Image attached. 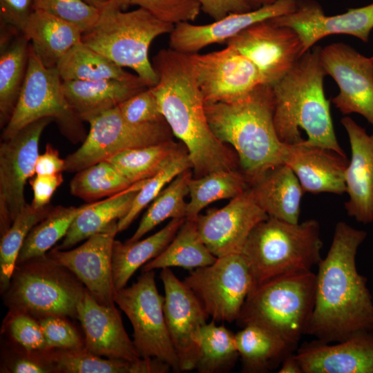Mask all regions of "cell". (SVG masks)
<instances>
[{
	"mask_svg": "<svg viewBox=\"0 0 373 373\" xmlns=\"http://www.w3.org/2000/svg\"><path fill=\"white\" fill-rule=\"evenodd\" d=\"M87 3L101 10L111 0H84Z\"/></svg>",
	"mask_w": 373,
	"mask_h": 373,
	"instance_id": "obj_57",
	"label": "cell"
},
{
	"mask_svg": "<svg viewBox=\"0 0 373 373\" xmlns=\"http://www.w3.org/2000/svg\"><path fill=\"white\" fill-rule=\"evenodd\" d=\"M216 259L201 240L195 220L186 219L169 245L159 256L144 265L142 271L173 267L193 270L211 265Z\"/></svg>",
	"mask_w": 373,
	"mask_h": 373,
	"instance_id": "obj_34",
	"label": "cell"
},
{
	"mask_svg": "<svg viewBox=\"0 0 373 373\" xmlns=\"http://www.w3.org/2000/svg\"><path fill=\"white\" fill-rule=\"evenodd\" d=\"M148 88V87H146ZM65 97L83 121L119 104L146 88H139L117 79L62 81Z\"/></svg>",
	"mask_w": 373,
	"mask_h": 373,
	"instance_id": "obj_29",
	"label": "cell"
},
{
	"mask_svg": "<svg viewBox=\"0 0 373 373\" xmlns=\"http://www.w3.org/2000/svg\"><path fill=\"white\" fill-rule=\"evenodd\" d=\"M316 274L297 271L272 278L255 286L242 307L238 323L255 325L297 347L307 334L313 312Z\"/></svg>",
	"mask_w": 373,
	"mask_h": 373,
	"instance_id": "obj_6",
	"label": "cell"
},
{
	"mask_svg": "<svg viewBox=\"0 0 373 373\" xmlns=\"http://www.w3.org/2000/svg\"><path fill=\"white\" fill-rule=\"evenodd\" d=\"M189 55L205 104L241 100L263 84L256 66L231 46Z\"/></svg>",
	"mask_w": 373,
	"mask_h": 373,
	"instance_id": "obj_14",
	"label": "cell"
},
{
	"mask_svg": "<svg viewBox=\"0 0 373 373\" xmlns=\"http://www.w3.org/2000/svg\"><path fill=\"white\" fill-rule=\"evenodd\" d=\"M53 369L65 373H131V363L119 359H104L85 347L77 350H61L50 356Z\"/></svg>",
	"mask_w": 373,
	"mask_h": 373,
	"instance_id": "obj_43",
	"label": "cell"
},
{
	"mask_svg": "<svg viewBox=\"0 0 373 373\" xmlns=\"http://www.w3.org/2000/svg\"><path fill=\"white\" fill-rule=\"evenodd\" d=\"M191 169L178 175L151 202L137 229L126 241L135 242L166 219L186 218L187 202L184 198L189 193V182Z\"/></svg>",
	"mask_w": 373,
	"mask_h": 373,
	"instance_id": "obj_37",
	"label": "cell"
},
{
	"mask_svg": "<svg viewBox=\"0 0 373 373\" xmlns=\"http://www.w3.org/2000/svg\"><path fill=\"white\" fill-rule=\"evenodd\" d=\"M53 368L31 358H19L11 366V372L15 373H48Z\"/></svg>",
	"mask_w": 373,
	"mask_h": 373,
	"instance_id": "obj_54",
	"label": "cell"
},
{
	"mask_svg": "<svg viewBox=\"0 0 373 373\" xmlns=\"http://www.w3.org/2000/svg\"><path fill=\"white\" fill-rule=\"evenodd\" d=\"M56 67L62 81L117 79L136 87H147L136 74L124 70L82 41L73 46Z\"/></svg>",
	"mask_w": 373,
	"mask_h": 373,
	"instance_id": "obj_32",
	"label": "cell"
},
{
	"mask_svg": "<svg viewBox=\"0 0 373 373\" xmlns=\"http://www.w3.org/2000/svg\"><path fill=\"white\" fill-rule=\"evenodd\" d=\"M268 215L249 187L218 209H209L195 219L198 235L216 258L242 254L252 229Z\"/></svg>",
	"mask_w": 373,
	"mask_h": 373,
	"instance_id": "obj_18",
	"label": "cell"
},
{
	"mask_svg": "<svg viewBox=\"0 0 373 373\" xmlns=\"http://www.w3.org/2000/svg\"><path fill=\"white\" fill-rule=\"evenodd\" d=\"M320 46L307 50L294 66L271 86L274 122L285 144L305 142L346 157L334 132L329 101L323 80L326 75Z\"/></svg>",
	"mask_w": 373,
	"mask_h": 373,
	"instance_id": "obj_3",
	"label": "cell"
},
{
	"mask_svg": "<svg viewBox=\"0 0 373 373\" xmlns=\"http://www.w3.org/2000/svg\"><path fill=\"white\" fill-rule=\"evenodd\" d=\"M322 247L317 220L295 224L269 217L252 229L242 254L255 287L284 274L311 270L322 259Z\"/></svg>",
	"mask_w": 373,
	"mask_h": 373,
	"instance_id": "obj_7",
	"label": "cell"
},
{
	"mask_svg": "<svg viewBox=\"0 0 373 373\" xmlns=\"http://www.w3.org/2000/svg\"><path fill=\"white\" fill-rule=\"evenodd\" d=\"M113 300L129 319L133 344L141 358L155 357L180 372L179 359L167 329L164 297L157 289L154 270L144 271L130 287L115 290Z\"/></svg>",
	"mask_w": 373,
	"mask_h": 373,
	"instance_id": "obj_11",
	"label": "cell"
},
{
	"mask_svg": "<svg viewBox=\"0 0 373 373\" xmlns=\"http://www.w3.org/2000/svg\"><path fill=\"white\" fill-rule=\"evenodd\" d=\"M364 230L338 222L325 258L316 274L313 312L307 334L337 343L373 331V299L367 278L358 272L356 256Z\"/></svg>",
	"mask_w": 373,
	"mask_h": 373,
	"instance_id": "obj_1",
	"label": "cell"
},
{
	"mask_svg": "<svg viewBox=\"0 0 373 373\" xmlns=\"http://www.w3.org/2000/svg\"><path fill=\"white\" fill-rule=\"evenodd\" d=\"M186 149L173 140L122 151L106 160L114 165L133 184L147 180L160 171Z\"/></svg>",
	"mask_w": 373,
	"mask_h": 373,
	"instance_id": "obj_35",
	"label": "cell"
},
{
	"mask_svg": "<svg viewBox=\"0 0 373 373\" xmlns=\"http://www.w3.org/2000/svg\"><path fill=\"white\" fill-rule=\"evenodd\" d=\"M209 126L222 143L236 151L248 183L283 163L285 144L274 122L271 86L260 85L247 97L231 103L205 104Z\"/></svg>",
	"mask_w": 373,
	"mask_h": 373,
	"instance_id": "obj_4",
	"label": "cell"
},
{
	"mask_svg": "<svg viewBox=\"0 0 373 373\" xmlns=\"http://www.w3.org/2000/svg\"><path fill=\"white\" fill-rule=\"evenodd\" d=\"M38 321L49 349L77 350L84 348L78 332L64 317L46 316Z\"/></svg>",
	"mask_w": 373,
	"mask_h": 373,
	"instance_id": "obj_47",
	"label": "cell"
},
{
	"mask_svg": "<svg viewBox=\"0 0 373 373\" xmlns=\"http://www.w3.org/2000/svg\"><path fill=\"white\" fill-rule=\"evenodd\" d=\"M89 131L81 146L65 159L67 172H78L122 151L172 140L166 121L134 124L127 122L117 106L86 120Z\"/></svg>",
	"mask_w": 373,
	"mask_h": 373,
	"instance_id": "obj_10",
	"label": "cell"
},
{
	"mask_svg": "<svg viewBox=\"0 0 373 373\" xmlns=\"http://www.w3.org/2000/svg\"><path fill=\"white\" fill-rule=\"evenodd\" d=\"M117 222H111L75 249L61 250L55 247L47 254L71 271L98 303L107 306L115 305L112 253L118 233Z\"/></svg>",
	"mask_w": 373,
	"mask_h": 373,
	"instance_id": "obj_19",
	"label": "cell"
},
{
	"mask_svg": "<svg viewBox=\"0 0 373 373\" xmlns=\"http://www.w3.org/2000/svg\"><path fill=\"white\" fill-rule=\"evenodd\" d=\"M126 6L142 8L159 20L176 25L194 21L201 10L196 0H125Z\"/></svg>",
	"mask_w": 373,
	"mask_h": 373,
	"instance_id": "obj_45",
	"label": "cell"
},
{
	"mask_svg": "<svg viewBox=\"0 0 373 373\" xmlns=\"http://www.w3.org/2000/svg\"><path fill=\"white\" fill-rule=\"evenodd\" d=\"M77 319L85 334L84 347L89 352L127 361L141 358L124 329L115 305H102L86 290L77 305Z\"/></svg>",
	"mask_w": 373,
	"mask_h": 373,
	"instance_id": "obj_22",
	"label": "cell"
},
{
	"mask_svg": "<svg viewBox=\"0 0 373 373\" xmlns=\"http://www.w3.org/2000/svg\"><path fill=\"white\" fill-rule=\"evenodd\" d=\"M86 290L71 271L45 254L16 264L3 293L10 313H23L39 319L77 318V305Z\"/></svg>",
	"mask_w": 373,
	"mask_h": 373,
	"instance_id": "obj_8",
	"label": "cell"
},
{
	"mask_svg": "<svg viewBox=\"0 0 373 373\" xmlns=\"http://www.w3.org/2000/svg\"><path fill=\"white\" fill-rule=\"evenodd\" d=\"M283 160L298 178L304 192L346 193L347 157L309 144L305 140L298 144H285Z\"/></svg>",
	"mask_w": 373,
	"mask_h": 373,
	"instance_id": "obj_25",
	"label": "cell"
},
{
	"mask_svg": "<svg viewBox=\"0 0 373 373\" xmlns=\"http://www.w3.org/2000/svg\"><path fill=\"white\" fill-rule=\"evenodd\" d=\"M131 185L114 165L103 160L77 172L70 183V191L87 202H93L115 195Z\"/></svg>",
	"mask_w": 373,
	"mask_h": 373,
	"instance_id": "obj_41",
	"label": "cell"
},
{
	"mask_svg": "<svg viewBox=\"0 0 373 373\" xmlns=\"http://www.w3.org/2000/svg\"><path fill=\"white\" fill-rule=\"evenodd\" d=\"M183 281L216 322L237 321L254 287L242 254L217 258L211 265L191 270Z\"/></svg>",
	"mask_w": 373,
	"mask_h": 373,
	"instance_id": "obj_12",
	"label": "cell"
},
{
	"mask_svg": "<svg viewBox=\"0 0 373 373\" xmlns=\"http://www.w3.org/2000/svg\"><path fill=\"white\" fill-rule=\"evenodd\" d=\"M347 134L351 158L346 168L345 179L349 199L345 209L349 216L357 222H373V134L350 117L341 120Z\"/></svg>",
	"mask_w": 373,
	"mask_h": 373,
	"instance_id": "obj_24",
	"label": "cell"
},
{
	"mask_svg": "<svg viewBox=\"0 0 373 373\" xmlns=\"http://www.w3.org/2000/svg\"><path fill=\"white\" fill-rule=\"evenodd\" d=\"M235 335L245 372L271 371L296 348L276 334L258 325H246Z\"/></svg>",
	"mask_w": 373,
	"mask_h": 373,
	"instance_id": "obj_33",
	"label": "cell"
},
{
	"mask_svg": "<svg viewBox=\"0 0 373 373\" xmlns=\"http://www.w3.org/2000/svg\"><path fill=\"white\" fill-rule=\"evenodd\" d=\"M164 313L169 334L179 359L180 372L195 369L202 327L209 315L189 287L170 268L162 269Z\"/></svg>",
	"mask_w": 373,
	"mask_h": 373,
	"instance_id": "obj_16",
	"label": "cell"
},
{
	"mask_svg": "<svg viewBox=\"0 0 373 373\" xmlns=\"http://www.w3.org/2000/svg\"><path fill=\"white\" fill-rule=\"evenodd\" d=\"M32 50L47 68L59 60L82 41L83 32L77 26L41 10H34L23 32Z\"/></svg>",
	"mask_w": 373,
	"mask_h": 373,
	"instance_id": "obj_27",
	"label": "cell"
},
{
	"mask_svg": "<svg viewBox=\"0 0 373 373\" xmlns=\"http://www.w3.org/2000/svg\"><path fill=\"white\" fill-rule=\"evenodd\" d=\"M53 121L43 118L21 128L0 145V232L1 236L28 204L24 189L35 173L39 142L45 128Z\"/></svg>",
	"mask_w": 373,
	"mask_h": 373,
	"instance_id": "obj_13",
	"label": "cell"
},
{
	"mask_svg": "<svg viewBox=\"0 0 373 373\" xmlns=\"http://www.w3.org/2000/svg\"><path fill=\"white\" fill-rule=\"evenodd\" d=\"M271 19L277 25L293 29L298 35L305 52L318 40L336 34L349 35L367 42L373 29V3L349 9L342 14L327 16L317 2L296 0L294 11Z\"/></svg>",
	"mask_w": 373,
	"mask_h": 373,
	"instance_id": "obj_20",
	"label": "cell"
},
{
	"mask_svg": "<svg viewBox=\"0 0 373 373\" xmlns=\"http://www.w3.org/2000/svg\"><path fill=\"white\" fill-rule=\"evenodd\" d=\"M90 202L80 207H53L29 232L19 253L17 263L46 254L67 233L77 215Z\"/></svg>",
	"mask_w": 373,
	"mask_h": 373,
	"instance_id": "obj_38",
	"label": "cell"
},
{
	"mask_svg": "<svg viewBox=\"0 0 373 373\" xmlns=\"http://www.w3.org/2000/svg\"><path fill=\"white\" fill-rule=\"evenodd\" d=\"M65 169V159L59 156L58 151L50 144L46 145L43 154L39 155L35 164V173L54 175Z\"/></svg>",
	"mask_w": 373,
	"mask_h": 373,
	"instance_id": "obj_52",
	"label": "cell"
},
{
	"mask_svg": "<svg viewBox=\"0 0 373 373\" xmlns=\"http://www.w3.org/2000/svg\"><path fill=\"white\" fill-rule=\"evenodd\" d=\"M231 46L248 58L258 70L263 84L272 86L306 52L291 28L268 19L256 23L229 39Z\"/></svg>",
	"mask_w": 373,
	"mask_h": 373,
	"instance_id": "obj_15",
	"label": "cell"
},
{
	"mask_svg": "<svg viewBox=\"0 0 373 373\" xmlns=\"http://www.w3.org/2000/svg\"><path fill=\"white\" fill-rule=\"evenodd\" d=\"M171 370L169 364L155 357L140 358L131 363V373H166Z\"/></svg>",
	"mask_w": 373,
	"mask_h": 373,
	"instance_id": "obj_53",
	"label": "cell"
},
{
	"mask_svg": "<svg viewBox=\"0 0 373 373\" xmlns=\"http://www.w3.org/2000/svg\"><path fill=\"white\" fill-rule=\"evenodd\" d=\"M43 118L55 121L62 134L73 143L86 137L82 120L69 105L57 67L47 68L35 55L30 44L26 78L1 138L10 139L29 124Z\"/></svg>",
	"mask_w": 373,
	"mask_h": 373,
	"instance_id": "obj_9",
	"label": "cell"
},
{
	"mask_svg": "<svg viewBox=\"0 0 373 373\" xmlns=\"http://www.w3.org/2000/svg\"><path fill=\"white\" fill-rule=\"evenodd\" d=\"M251 9H256L262 6L274 3L278 0H245Z\"/></svg>",
	"mask_w": 373,
	"mask_h": 373,
	"instance_id": "obj_56",
	"label": "cell"
},
{
	"mask_svg": "<svg viewBox=\"0 0 373 373\" xmlns=\"http://www.w3.org/2000/svg\"><path fill=\"white\" fill-rule=\"evenodd\" d=\"M117 0L101 9L95 27L83 33L82 42L122 68H129L148 88L155 86L157 75L149 50L157 37L171 33L174 26L163 22L138 8L125 12Z\"/></svg>",
	"mask_w": 373,
	"mask_h": 373,
	"instance_id": "obj_5",
	"label": "cell"
},
{
	"mask_svg": "<svg viewBox=\"0 0 373 373\" xmlns=\"http://www.w3.org/2000/svg\"><path fill=\"white\" fill-rule=\"evenodd\" d=\"M0 125L8 123L27 73L29 41L22 32L0 37Z\"/></svg>",
	"mask_w": 373,
	"mask_h": 373,
	"instance_id": "obj_31",
	"label": "cell"
},
{
	"mask_svg": "<svg viewBox=\"0 0 373 373\" xmlns=\"http://www.w3.org/2000/svg\"><path fill=\"white\" fill-rule=\"evenodd\" d=\"M295 355L303 373H373V331L337 343H304Z\"/></svg>",
	"mask_w": 373,
	"mask_h": 373,
	"instance_id": "obj_23",
	"label": "cell"
},
{
	"mask_svg": "<svg viewBox=\"0 0 373 373\" xmlns=\"http://www.w3.org/2000/svg\"><path fill=\"white\" fill-rule=\"evenodd\" d=\"M249 186L243 173L238 169L219 171L189 182L190 200L187 202L186 219L195 220L200 211L211 203L232 199Z\"/></svg>",
	"mask_w": 373,
	"mask_h": 373,
	"instance_id": "obj_36",
	"label": "cell"
},
{
	"mask_svg": "<svg viewBox=\"0 0 373 373\" xmlns=\"http://www.w3.org/2000/svg\"><path fill=\"white\" fill-rule=\"evenodd\" d=\"M33 8L71 23L83 33L95 27L101 14V10L84 0H33Z\"/></svg>",
	"mask_w": 373,
	"mask_h": 373,
	"instance_id": "obj_44",
	"label": "cell"
},
{
	"mask_svg": "<svg viewBox=\"0 0 373 373\" xmlns=\"http://www.w3.org/2000/svg\"><path fill=\"white\" fill-rule=\"evenodd\" d=\"M372 61H373V56L372 57Z\"/></svg>",
	"mask_w": 373,
	"mask_h": 373,
	"instance_id": "obj_59",
	"label": "cell"
},
{
	"mask_svg": "<svg viewBox=\"0 0 373 373\" xmlns=\"http://www.w3.org/2000/svg\"><path fill=\"white\" fill-rule=\"evenodd\" d=\"M192 169V163L186 149L174 157L154 176L145 180L137 191L128 213L117 222L118 232L126 229L139 213L182 172Z\"/></svg>",
	"mask_w": 373,
	"mask_h": 373,
	"instance_id": "obj_42",
	"label": "cell"
},
{
	"mask_svg": "<svg viewBox=\"0 0 373 373\" xmlns=\"http://www.w3.org/2000/svg\"><path fill=\"white\" fill-rule=\"evenodd\" d=\"M249 187L269 217L298 223L303 189L289 166H276L252 180Z\"/></svg>",
	"mask_w": 373,
	"mask_h": 373,
	"instance_id": "obj_26",
	"label": "cell"
},
{
	"mask_svg": "<svg viewBox=\"0 0 373 373\" xmlns=\"http://www.w3.org/2000/svg\"><path fill=\"white\" fill-rule=\"evenodd\" d=\"M122 117L134 124L165 121L155 95L146 88L117 106Z\"/></svg>",
	"mask_w": 373,
	"mask_h": 373,
	"instance_id": "obj_46",
	"label": "cell"
},
{
	"mask_svg": "<svg viewBox=\"0 0 373 373\" xmlns=\"http://www.w3.org/2000/svg\"><path fill=\"white\" fill-rule=\"evenodd\" d=\"M123 1H124L125 4H126V1H125V0H123Z\"/></svg>",
	"mask_w": 373,
	"mask_h": 373,
	"instance_id": "obj_58",
	"label": "cell"
},
{
	"mask_svg": "<svg viewBox=\"0 0 373 373\" xmlns=\"http://www.w3.org/2000/svg\"><path fill=\"white\" fill-rule=\"evenodd\" d=\"M64 181L61 173L54 175H39L30 179L33 191L31 205L37 209L48 206L56 189Z\"/></svg>",
	"mask_w": 373,
	"mask_h": 373,
	"instance_id": "obj_50",
	"label": "cell"
},
{
	"mask_svg": "<svg viewBox=\"0 0 373 373\" xmlns=\"http://www.w3.org/2000/svg\"><path fill=\"white\" fill-rule=\"evenodd\" d=\"M326 75L339 88L332 102L343 115L357 113L373 126V61L350 46L334 43L321 48Z\"/></svg>",
	"mask_w": 373,
	"mask_h": 373,
	"instance_id": "obj_17",
	"label": "cell"
},
{
	"mask_svg": "<svg viewBox=\"0 0 373 373\" xmlns=\"http://www.w3.org/2000/svg\"><path fill=\"white\" fill-rule=\"evenodd\" d=\"M186 218H173L154 234L133 242L114 241L112 253L115 291L126 287L133 274L159 256L169 245Z\"/></svg>",
	"mask_w": 373,
	"mask_h": 373,
	"instance_id": "obj_28",
	"label": "cell"
},
{
	"mask_svg": "<svg viewBox=\"0 0 373 373\" xmlns=\"http://www.w3.org/2000/svg\"><path fill=\"white\" fill-rule=\"evenodd\" d=\"M239 357L234 333L213 320L202 327L195 370L200 373L225 372L234 366Z\"/></svg>",
	"mask_w": 373,
	"mask_h": 373,
	"instance_id": "obj_39",
	"label": "cell"
},
{
	"mask_svg": "<svg viewBox=\"0 0 373 373\" xmlns=\"http://www.w3.org/2000/svg\"><path fill=\"white\" fill-rule=\"evenodd\" d=\"M33 11V0H0L1 26L23 32Z\"/></svg>",
	"mask_w": 373,
	"mask_h": 373,
	"instance_id": "obj_49",
	"label": "cell"
},
{
	"mask_svg": "<svg viewBox=\"0 0 373 373\" xmlns=\"http://www.w3.org/2000/svg\"><path fill=\"white\" fill-rule=\"evenodd\" d=\"M49 204L37 209L27 204L13 220L10 227L1 236L0 284L1 292L8 289L16 266L19 253L31 229L50 212Z\"/></svg>",
	"mask_w": 373,
	"mask_h": 373,
	"instance_id": "obj_40",
	"label": "cell"
},
{
	"mask_svg": "<svg viewBox=\"0 0 373 373\" xmlns=\"http://www.w3.org/2000/svg\"><path fill=\"white\" fill-rule=\"evenodd\" d=\"M296 6V0H278L247 12L230 13L207 24L180 23L170 33L169 48L184 54L197 53L211 44L226 43L256 23L289 14Z\"/></svg>",
	"mask_w": 373,
	"mask_h": 373,
	"instance_id": "obj_21",
	"label": "cell"
},
{
	"mask_svg": "<svg viewBox=\"0 0 373 373\" xmlns=\"http://www.w3.org/2000/svg\"><path fill=\"white\" fill-rule=\"evenodd\" d=\"M145 180L101 201L90 202L73 220L61 243L56 248L69 249L102 231L114 220H119L129 211L133 200Z\"/></svg>",
	"mask_w": 373,
	"mask_h": 373,
	"instance_id": "obj_30",
	"label": "cell"
},
{
	"mask_svg": "<svg viewBox=\"0 0 373 373\" xmlns=\"http://www.w3.org/2000/svg\"><path fill=\"white\" fill-rule=\"evenodd\" d=\"M281 364L278 371L279 373H303L301 366L294 352L288 354Z\"/></svg>",
	"mask_w": 373,
	"mask_h": 373,
	"instance_id": "obj_55",
	"label": "cell"
},
{
	"mask_svg": "<svg viewBox=\"0 0 373 373\" xmlns=\"http://www.w3.org/2000/svg\"><path fill=\"white\" fill-rule=\"evenodd\" d=\"M157 84L151 87L173 135L185 146L195 178L238 169V155L213 134L189 54L162 49L153 59Z\"/></svg>",
	"mask_w": 373,
	"mask_h": 373,
	"instance_id": "obj_2",
	"label": "cell"
},
{
	"mask_svg": "<svg viewBox=\"0 0 373 373\" xmlns=\"http://www.w3.org/2000/svg\"><path fill=\"white\" fill-rule=\"evenodd\" d=\"M201 10L215 21L233 12L252 10L245 0H196Z\"/></svg>",
	"mask_w": 373,
	"mask_h": 373,
	"instance_id": "obj_51",
	"label": "cell"
},
{
	"mask_svg": "<svg viewBox=\"0 0 373 373\" xmlns=\"http://www.w3.org/2000/svg\"><path fill=\"white\" fill-rule=\"evenodd\" d=\"M12 337L28 352L49 350L39 321L23 313H10Z\"/></svg>",
	"mask_w": 373,
	"mask_h": 373,
	"instance_id": "obj_48",
	"label": "cell"
}]
</instances>
